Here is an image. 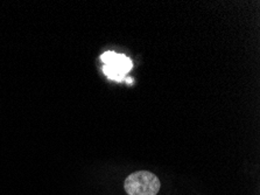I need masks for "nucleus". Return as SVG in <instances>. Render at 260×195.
I'll return each instance as SVG.
<instances>
[{
    "label": "nucleus",
    "instance_id": "f257e3e1",
    "mask_svg": "<svg viewBox=\"0 0 260 195\" xmlns=\"http://www.w3.org/2000/svg\"><path fill=\"white\" fill-rule=\"evenodd\" d=\"M124 187L128 195H156L161 182L155 174L148 171H139L126 178Z\"/></svg>",
    "mask_w": 260,
    "mask_h": 195
},
{
    "label": "nucleus",
    "instance_id": "f03ea898",
    "mask_svg": "<svg viewBox=\"0 0 260 195\" xmlns=\"http://www.w3.org/2000/svg\"><path fill=\"white\" fill-rule=\"evenodd\" d=\"M104 63V74L111 79L121 81L124 76L132 69L133 63L123 54H116L113 51H106L101 57Z\"/></svg>",
    "mask_w": 260,
    "mask_h": 195
}]
</instances>
